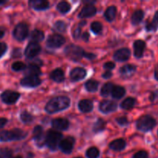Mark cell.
Returning <instances> with one entry per match:
<instances>
[{
    "label": "cell",
    "instance_id": "8",
    "mask_svg": "<svg viewBox=\"0 0 158 158\" xmlns=\"http://www.w3.org/2000/svg\"><path fill=\"white\" fill-rule=\"evenodd\" d=\"M20 97V94L17 92H14V91L11 90H6L4 91L2 94H1V99L6 104H13L15 103L19 98Z\"/></svg>",
    "mask_w": 158,
    "mask_h": 158
},
{
    "label": "cell",
    "instance_id": "13",
    "mask_svg": "<svg viewBox=\"0 0 158 158\" xmlns=\"http://www.w3.org/2000/svg\"><path fill=\"white\" fill-rule=\"evenodd\" d=\"M117 104L111 100H103L100 104V110L103 114H109L117 110Z\"/></svg>",
    "mask_w": 158,
    "mask_h": 158
},
{
    "label": "cell",
    "instance_id": "14",
    "mask_svg": "<svg viewBox=\"0 0 158 158\" xmlns=\"http://www.w3.org/2000/svg\"><path fill=\"white\" fill-rule=\"evenodd\" d=\"M131 56V51L127 48H122L115 52L114 55V60L117 62L127 61Z\"/></svg>",
    "mask_w": 158,
    "mask_h": 158
},
{
    "label": "cell",
    "instance_id": "37",
    "mask_svg": "<svg viewBox=\"0 0 158 158\" xmlns=\"http://www.w3.org/2000/svg\"><path fill=\"white\" fill-rule=\"evenodd\" d=\"M91 30L96 34L100 33L103 29V26H102V24L100 23H98V22H94V23H91Z\"/></svg>",
    "mask_w": 158,
    "mask_h": 158
},
{
    "label": "cell",
    "instance_id": "48",
    "mask_svg": "<svg viewBox=\"0 0 158 158\" xmlns=\"http://www.w3.org/2000/svg\"><path fill=\"white\" fill-rule=\"evenodd\" d=\"M112 77V73L110 71H106L103 74V77L105 79H109Z\"/></svg>",
    "mask_w": 158,
    "mask_h": 158
},
{
    "label": "cell",
    "instance_id": "3",
    "mask_svg": "<svg viewBox=\"0 0 158 158\" xmlns=\"http://www.w3.org/2000/svg\"><path fill=\"white\" fill-rule=\"evenodd\" d=\"M66 56L74 62H78L84 56L85 52L83 49L77 45L70 44L67 46L65 49Z\"/></svg>",
    "mask_w": 158,
    "mask_h": 158
},
{
    "label": "cell",
    "instance_id": "39",
    "mask_svg": "<svg viewBox=\"0 0 158 158\" xmlns=\"http://www.w3.org/2000/svg\"><path fill=\"white\" fill-rule=\"evenodd\" d=\"M54 26L60 32H65L66 30V28H67L66 24L63 21H57L54 25Z\"/></svg>",
    "mask_w": 158,
    "mask_h": 158
},
{
    "label": "cell",
    "instance_id": "29",
    "mask_svg": "<svg viewBox=\"0 0 158 158\" xmlns=\"http://www.w3.org/2000/svg\"><path fill=\"white\" fill-rule=\"evenodd\" d=\"M99 83L94 80H89L85 83V87L89 92H96L98 89Z\"/></svg>",
    "mask_w": 158,
    "mask_h": 158
},
{
    "label": "cell",
    "instance_id": "23",
    "mask_svg": "<svg viewBox=\"0 0 158 158\" xmlns=\"http://www.w3.org/2000/svg\"><path fill=\"white\" fill-rule=\"evenodd\" d=\"M50 78L53 81L57 82V83H61L64 80V73L61 69H56L51 73Z\"/></svg>",
    "mask_w": 158,
    "mask_h": 158
},
{
    "label": "cell",
    "instance_id": "34",
    "mask_svg": "<svg viewBox=\"0 0 158 158\" xmlns=\"http://www.w3.org/2000/svg\"><path fill=\"white\" fill-rule=\"evenodd\" d=\"M105 127H106V122L102 119H99L94 124V131L96 133L101 132L105 129Z\"/></svg>",
    "mask_w": 158,
    "mask_h": 158
},
{
    "label": "cell",
    "instance_id": "54",
    "mask_svg": "<svg viewBox=\"0 0 158 158\" xmlns=\"http://www.w3.org/2000/svg\"><path fill=\"white\" fill-rule=\"evenodd\" d=\"M76 158H82V157H76Z\"/></svg>",
    "mask_w": 158,
    "mask_h": 158
},
{
    "label": "cell",
    "instance_id": "9",
    "mask_svg": "<svg viewBox=\"0 0 158 158\" xmlns=\"http://www.w3.org/2000/svg\"><path fill=\"white\" fill-rule=\"evenodd\" d=\"M41 51V46L35 42H30L28 44L27 47L26 48L25 50V56L27 58H34Z\"/></svg>",
    "mask_w": 158,
    "mask_h": 158
},
{
    "label": "cell",
    "instance_id": "47",
    "mask_svg": "<svg viewBox=\"0 0 158 158\" xmlns=\"http://www.w3.org/2000/svg\"><path fill=\"white\" fill-rule=\"evenodd\" d=\"M84 56L86 57V58L89 59V60H94V59L96 58V55H95V54L88 53V52H85V53H84Z\"/></svg>",
    "mask_w": 158,
    "mask_h": 158
},
{
    "label": "cell",
    "instance_id": "1",
    "mask_svg": "<svg viewBox=\"0 0 158 158\" xmlns=\"http://www.w3.org/2000/svg\"><path fill=\"white\" fill-rule=\"evenodd\" d=\"M69 103L70 100L67 97H56L48 102L46 106V111L49 114L60 112L66 109L69 106Z\"/></svg>",
    "mask_w": 158,
    "mask_h": 158
},
{
    "label": "cell",
    "instance_id": "30",
    "mask_svg": "<svg viewBox=\"0 0 158 158\" xmlns=\"http://www.w3.org/2000/svg\"><path fill=\"white\" fill-rule=\"evenodd\" d=\"M136 100L132 97H128L125 99L121 103V107L124 110H131V108L135 106Z\"/></svg>",
    "mask_w": 158,
    "mask_h": 158
},
{
    "label": "cell",
    "instance_id": "36",
    "mask_svg": "<svg viewBox=\"0 0 158 158\" xmlns=\"http://www.w3.org/2000/svg\"><path fill=\"white\" fill-rule=\"evenodd\" d=\"M20 119H21V120L23 123H29L33 120V117H32L29 113L26 112V111H23V112L20 114Z\"/></svg>",
    "mask_w": 158,
    "mask_h": 158
},
{
    "label": "cell",
    "instance_id": "50",
    "mask_svg": "<svg viewBox=\"0 0 158 158\" xmlns=\"http://www.w3.org/2000/svg\"><path fill=\"white\" fill-rule=\"evenodd\" d=\"M89 35L88 32H84L83 35V40H84V41L87 42L88 40H89Z\"/></svg>",
    "mask_w": 158,
    "mask_h": 158
},
{
    "label": "cell",
    "instance_id": "11",
    "mask_svg": "<svg viewBox=\"0 0 158 158\" xmlns=\"http://www.w3.org/2000/svg\"><path fill=\"white\" fill-rule=\"evenodd\" d=\"M74 141H75V140L72 137H69L64 140H61L60 143V150L65 154H70L73 149Z\"/></svg>",
    "mask_w": 158,
    "mask_h": 158
},
{
    "label": "cell",
    "instance_id": "21",
    "mask_svg": "<svg viewBox=\"0 0 158 158\" xmlns=\"http://www.w3.org/2000/svg\"><path fill=\"white\" fill-rule=\"evenodd\" d=\"M79 109L83 113H89L94 109L93 102L89 100H82L79 103Z\"/></svg>",
    "mask_w": 158,
    "mask_h": 158
},
{
    "label": "cell",
    "instance_id": "41",
    "mask_svg": "<svg viewBox=\"0 0 158 158\" xmlns=\"http://www.w3.org/2000/svg\"><path fill=\"white\" fill-rule=\"evenodd\" d=\"M116 121L120 124V126H125V125L128 124V120L125 117H120L116 119Z\"/></svg>",
    "mask_w": 158,
    "mask_h": 158
},
{
    "label": "cell",
    "instance_id": "19",
    "mask_svg": "<svg viewBox=\"0 0 158 158\" xmlns=\"http://www.w3.org/2000/svg\"><path fill=\"white\" fill-rule=\"evenodd\" d=\"M145 43L143 40H137L134 43V56L137 58H140L143 56V52L145 49Z\"/></svg>",
    "mask_w": 158,
    "mask_h": 158
},
{
    "label": "cell",
    "instance_id": "33",
    "mask_svg": "<svg viewBox=\"0 0 158 158\" xmlns=\"http://www.w3.org/2000/svg\"><path fill=\"white\" fill-rule=\"evenodd\" d=\"M70 9V4L67 2H60L57 5V9L59 10V12L63 14H65L69 12Z\"/></svg>",
    "mask_w": 158,
    "mask_h": 158
},
{
    "label": "cell",
    "instance_id": "2",
    "mask_svg": "<svg viewBox=\"0 0 158 158\" xmlns=\"http://www.w3.org/2000/svg\"><path fill=\"white\" fill-rule=\"evenodd\" d=\"M27 133L21 129H13L12 131H3L0 132V141L8 142L12 140H19L26 138Z\"/></svg>",
    "mask_w": 158,
    "mask_h": 158
},
{
    "label": "cell",
    "instance_id": "51",
    "mask_svg": "<svg viewBox=\"0 0 158 158\" xmlns=\"http://www.w3.org/2000/svg\"><path fill=\"white\" fill-rule=\"evenodd\" d=\"M5 35V29L4 28L0 27V38H2Z\"/></svg>",
    "mask_w": 158,
    "mask_h": 158
},
{
    "label": "cell",
    "instance_id": "52",
    "mask_svg": "<svg viewBox=\"0 0 158 158\" xmlns=\"http://www.w3.org/2000/svg\"><path fill=\"white\" fill-rule=\"evenodd\" d=\"M154 77H155V79L158 80V66H156L155 70H154Z\"/></svg>",
    "mask_w": 158,
    "mask_h": 158
},
{
    "label": "cell",
    "instance_id": "5",
    "mask_svg": "<svg viewBox=\"0 0 158 158\" xmlns=\"http://www.w3.org/2000/svg\"><path fill=\"white\" fill-rule=\"evenodd\" d=\"M156 126V120L151 116L145 115L140 117L137 121V127L139 131L148 132Z\"/></svg>",
    "mask_w": 158,
    "mask_h": 158
},
{
    "label": "cell",
    "instance_id": "18",
    "mask_svg": "<svg viewBox=\"0 0 158 158\" xmlns=\"http://www.w3.org/2000/svg\"><path fill=\"white\" fill-rule=\"evenodd\" d=\"M29 6L35 10H45L49 8V3L45 0H32L29 2Z\"/></svg>",
    "mask_w": 158,
    "mask_h": 158
},
{
    "label": "cell",
    "instance_id": "27",
    "mask_svg": "<svg viewBox=\"0 0 158 158\" xmlns=\"http://www.w3.org/2000/svg\"><path fill=\"white\" fill-rule=\"evenodd\" d=\"M125 92H126V91H125L124 88L120 86H114L111 94H112V97H114V99H117V100H119V99L122 98V97L124 96Z\"/></svg>",
    "mask_w": 158,
    "mask_h": 158
},
{
    "label": "cell",
    "instance_id": "26",
    "mask_svg": "<svg viewBox=\"0 0 158 158\" xmlns=\"http://www.w3.org/2000/svg\"><path fill=\"white\" fill-rule=\"evenodd\" d=\"M144 13L142 10H137L133 13L131 17V22L134 25H138L143 20Z\"/></svg>",
    "mask_w": 158,
    "mask_h": 158
},
{
    "label": "cell",
    "instance_id": "45",
    "mask_svg": "<svg viewBox=\"0 0 158 158\" xmlns=\"http://www.w3.org/2000/svg\"><path fill=\"white\" fill-rule=\"evenodd\" d=\"M1 153H2V155L6 157H9V156H11V154H12L11 151H9V149L1 150Z\"/></svg>",
    "mask_w": 158,
    "mask_h": 158
},
{
    "label": "cell",
    "instance_id": "17",
    "mask_svg": "<svg viewBox=\"0 0 158 158\" xmlns=\"http://www.w3.org/2000/svg\"><path fill=\"white\" fill-rule=\"evenodd\" d=\"M96 13H97V9L95 6H94L93 5H86L83 8L79 15V17L82 19L88 18V17L93 16Z\"/></svg>",
    "mask_w": 158,
    "mask_h": 158
},
{
    "label": "cell",
    "instance_id": "6",
    "mask_svg": "<svg viewBox=\"0 0 158 158\" xmlns=\"http://www.w3.org/2000/svg\"><path fill=\"white\" fill-rule=\"evenodd\" d=\"M29 34V27L26 23H19L13 30V36L19 41H23L26 40Z\"/></svg>",
    "mask_w": 158,
    "mask_h": 158
},
{
    "label": "cell",
    "instance_id": "42",
    "mask_svg": "<svg viewBox=\"0 0 158 158\" xmlns=\"http://www.w3.org/2000/svg\"><path fill=\"white\" fill-rule=\"evenodd\" d=\"M7 50V45L5 43H0V58L5 54Z\"/></svg>",
    "mask_w": 158,
    "mask_h": 158
},
{
    "label": "cell",
    "instance_id": "22",
    "mask_svg": "<svg viewBox=\"0 0 158 158\" xmlns=\"http://www.w3.org/2000/svg\"><path fill=\"white\" fill-rule=\"evenodd\" d=\"M125 147H126V142L123 139H117V140H114L110 144V148L115 151H122L124 149Z\"/></svg>",
    "mask_w": 158,
    "mask_h": 158
},
{
    "label": "cell",
    "instance_id": "4",
    "mask_svg": "<svg viewBox=\"0 0 158 158\" xmlns=\"http://www.w3.org/2000/svg\"><path fill=\"white\" fill-rule=\"evenodd\" d=\"M63 137L61 133L55 131H49L46 135V143L52 151L56 150L57 147L61 142Z\"/></svg>",
    "mask_w": 158,
    "mask_h": 158
},
{
    "label": "cell",
    "instance_id": "7",
    "mask_svg": "<svg viewBox=\"0 0 158 158\" xmlns=\"http://www.w3.org/2000/svg\"><path fill=\"white\" fill-rule=\"evenodd\" d=\"M65 43L64 37L59 34H52L48 38L46 44L49 48H59Z\"/></svg>",
    "mask_w": 158,
    "mask_h": 158
},
{
    "label": "cell",
    "instance_id": "25",
    "mask_svg": "<svg viewBox=\"0 0 158 158\" xmlns=\"http://www.w3.org/2000/svg\"><path fill=\"white\" fill-rule=\"evenodd\" d=\"M116 15H117V8L114 6H110L109 8H107V9H106L104 13L105 18L109 22L113 21L115 19Z\"/></svg>",
    "mask_w": 158,
    "mask_h": 158
},
{
    "label": "cell",
    "instance_id": "16",
    "mask_svg": "<svg viewBox=\"0 0 158 158\" xmlns=\"http://www.w3.org/2000/svg\"><path fill=\"white\" fill-rule=\"evenodd\" d=\"M69 121L66 119L58 118L52 121V126L57 131H66L69 127Z\"/></svg>",
    "mask_w": 158,
    "mask_h": 158
},
{
    "label": "cell",
    "instance_id": "44",
    "mask_svg": "<svg viewBox=\"0 0 158 158\" xmlns=\"http://www.w3.org/2000/svg\"><path fill=\"white\" fill-rule=\"evenodd\" d=\"M80 32H81V26H80V25H79L78 27L76 28V29H74V31H73V36L75 37L76 39L79 38V37H80Z\"/></svg>",
    "mask_w": 158,
    "mask_h": 158
},
{
    "label": "cell",
    "instance_id": "53",
    "mask_svg": "<svg viewBox=\"0 0 158 158\" xmlns=\"http://www.w3.org/2000/svg\"><path fill=\"white\" fill-rule=\"evenodd\" d=\"M11 158H23V157H20V156H17V157H11Z\"/></svg>",
    "mask_w": 158,
    "mask_h": 158
},
{
    "label": "cell",
    "instance_id": "35",
    "mask_svg": "<svg viewBox=\"0 0 158 158\" xmlns=\"http://www.w3.org/2000/svg\"><path fill=\"white\" fill-rule=\"evenodd\" d=\"M86 157L88 158H97L100 155V151L95 147H93V148H89V149L86 151Z\"/></svg>",
    "mask_w": 158,
    "mask_h": 158
},
{
    "label": "cell",
    "instance_id": "43",
    "mask_svg": "<svg viewBox=\"0 0 158 158\" xmlns=\"http://www.w3.org/2000/svg\"><path fill=\"white\" fill-rule=\"evenodd\" d=\"M103 67L106 69H108V70H110V69H114L115 68V64H114L113 62H107L104 64Z\"/></svg>",
    "mask_w": 158,
    "mask_h": 158
},
{
    "label": "cell",
    "instance_id": "49",
    "mask_svg": "<svg viewBox=\"0 0 158 158\" xmlns=\"http://www.w3.org/2000/svg\"><path fill=\"white\" fill-rule=\"evenodd\" d=\"M7 123V120L6 118H0V129L2 128Z\"/></svg>",
    "mask_w": 158,
    "mask_h": 158
},
{
    "label": "cell",
    "instance_id": "38",
    "mask_svg": "<svg viewBox=\"0 0 158 158\" xmlns=\"http://www.w3.org/2000/svg\"><path fill=\"white\" fill-rule=\"evenodd\" d=\"M12 69L15 71H21L26 69V65L23 63H22V62H15V63L12 65Z\"/></svg>",
    "mask_w": 158,
    "mask_h": 158
},
{
    "label": "cell",
    "instance_id": "12",
    "mask_svg": "<svg viewBox=\"0 0 158 158\" xmlns=\"http://www.w3.org/2000/svg\"><path fill=\"white\" fill-rule=\"evenodd\" d=\"M33 137L39 147L43 146L46 143V136L43 134V129L42 127L36 126L34 128Z\"/></svg>",
    "mask_w": 158,
    "mask_h": 158
},
{
    "label": "cell",
    "instance_id": "31",
    "mask_svg": "<svg viewBox=\"0 0 158 158\" xmlns=\"http://www.w3.org/2000/svg\"><path fill=\"white\" fill-rule=\"evenodd\" d=\"M158 28V11H157L154 15V19L152 22L148 23L146 26V29L148 31H155Z\"/></svg>",
    "mask_w": 158,
    "mask_h": 158
},
{
    "label": "cell",
    "instance_id": "20",
    "mask_svg": "<svg viewBox=\"0 0 158 158\" xmlns=\"http://www.w3.org/2000/svg\"><path fill=\"white\" fill-rule=\"evenodd\" d=\"M135 71H136L135 66L131 64L125 65V66H122L120 69V74H121L122 77H126V78L131 77V76L134 75Z\"/></svg>",
    "mask_w": 158,
    "mask_h": 158
},
{
    "label": "cell",
    "instance_id": "46",
    "mask_svg": "<svg viewBox=\"0 0 158 158\" xmlns=\"http://www.w3.org/2000/svg\"><path fill=\"white\" fill-rule=\"evenodd\" d=\"M12 56H13L14 57L21 56V50H20V49H14L13 53H12Z\"/></svg>",
    "mask_w": 158,
    "mask_h": 158
},
{
    "label": "cell",
    "instance_id": "24",
    "mask_svg": "<svg viewBox=\"0 0 158 158\" xmlns=\"http://www.w3.org/2000/svg\"><path fill=\"white\" fill-rule=\"evenodd\" d=\"M26 74H27V76H37L38 77L39 75L41 74V70L36 64L31 63L26 68Z\"/></svg>",
    "mask_w": 158,
    "mask_h": 158
},
{
    "label": "cell",
    "instance_id": "10",
    "mask_svg": "<svg viewBox=\"0 0 158 158\" xmlns=\"http://www.w3.org/2000/svg\"><path fill=\"white\" fill-rule=\"evenodd\" d=\"M41 83V80L37 76H26L21 80V85L25 87H36Z\"/></svg>",
    "mask_w": 158,
    "mask_h": 158
},
{
    "label": "cell",
    "instance_id": "15",
    "mask_svg": "<svg viewBox=\"0 0 158 158\" xmlns=\"http://www.w3.org/2000/svg\"><path fill=\"white\" fill-rule=\"evenodd\" d=\"M86 71L83 68L77 67L73 69L70 73V79L72 81L77 82L86 77Z\"/></svg>",
    "mask_w": 158,
    "mask_h": 158
},
{
    "label": "cell",
    "instance_id": "40",
    "mask_svg": "<svg viewBox=\"0 0 158 158\" xmlns=\"http://www.w3.org/2000/svg\"><path fill=\"white\" fill-rule=\"evenodd\" d=\"M133 158H148V154L144 151H140L136 153Z\"/></svg>",
    "mask_w": 158,
    "mask_h": 158
},
{
    "label": "cell",
    "instance_id": "32",
    "mask_svg": "<svg viewBox=\"0 0 158 158\" xmlns=\"http://www.w3.org/2000/svg\"><path fill=\"white\" fill-rule=\"evenodd\" d=\"M114 86L112 83H106L103 86L101 89V95L103 97H107L112 93Z\"/></svg>",
    "mask_w": 158,
    "mask_h": 158
},
{
    "label": "cell",
    "instance_id": "28",
    "mask_svg": "<svg viewBox=\"0 0 158 158\" xmlns=\"http://www.w3.org/2000/svg\"><path fill=\"white\" fill-rule=\"evenodd\" d=\"M44 32L41 30H39V29H35V30H33L31 32L30 35L31 40H32V42H35V43L42 41V40L44 39Z\"/></svg>",
    "mask_w": 158,
    "mask_h": 158
}]
</instances>
